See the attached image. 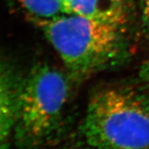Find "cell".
Here are the masks:
<instances>
[{
    "label": "cell",
    "instance_id": "277c9868",
    "mask_svg": "<svg viewBox=\"0 0 149 149\" xmlns=\"http://www.w3.org/2000/svg\"><path fill=\"white\" fill-rule=\"evenodd\" d=\"M23 80L10 63L0 58V144L14 128Z\"/></svg>",
    "mask_w": 149,
    "mask_h": 149
},
{
    "label": "cell",
    "instance_id": "5b68a950",
    "mask_svg": "<svg viewBox=\"0 0 149 149\" xmlns=\"http://www.w3.org/2000/svg\"><path fill=\"white\" fill-rule=\"evenodd\" d=\"M72 14L96 21L128 27L133 0H65Z\"/></svg>",
    "mask_w": 149,
    "mask_h": 149
},
{
    "label": "cell",
    "instance_id": "30bf717a",
    "mask_svg": "<svg viewBox=\"0 0 149 149\" xmlns=\"http://www.w3.org/2000/svg\"><path fill=\"white\" fill-rule=\"evenodd\" d=\"M68 149H81V148H68Z\"/></svg>",
    "mask_w": 149,
    "mask_h": 149
},
{
    "label": "cell",
    "instance_id": "3957f363",
    "mask_svg": "<svg viewBox=\"0 0 149 149\" xmlns=\"http://www.w3.org/2000/svg\"><path fill=\"white\" fill-rule=\"evenodd\" d=\"M70 81L48 64H37L24 78L13 128L17 149H41L56 138L69 104Z\"/></svg>",
    "mask_w": 149,
    "mask_h": 149
},
{
    "label": "cell",
    "instance_id": "6da1fadb",
    "mask_svg": "<svg viewBox=\"0 0 149 149\" xmlns=\"http://www.w3.org/2000/svg\"><path fill=\"white\" fill-rule=\"evenodd\" d=\"M32 21L58 53L71 81L80 82L113 68L129 55L128 27L77 14Z\"/></svg>",
    "mask_w": 149,
    "mask_h": 149
},
{
    "label": "cell",
    "instance_id": "8fae6325",
    "mask_svg": "<svg viewBox=\"0 0 149 149\" xmlns=\"http://www.w3.org/2000/svg\"><path fill=\"white\" fill-rule=\"evenodd\" d=\"M146 149H149V147H148V148H146Z\"/></svg>",
    "mask_w": 149,
    "mask_h": 149
},
{
    "label": "cell",
    "instance_id": "ba28073f",
    "mask_svg": "<svg viewBox=\"0 0 149 149\" xmlns=\"http://www.w3.org/2000/svg\"><path fill=\"white\" fill-rule=\"evenodd\" d=\"M139 77L141 81L146 86V88L149 90V55L140 68Z\"/></svg>",
    "mask_w": 149,
    "mask_h": 149
},
{
    "label": "cell",
    "instance_id": "8992f818",
    "mask_svg": "<svg viewBox=\"0 0 149 149\" xmlns=\"http://www.w3.org/2000/svg\"><path fill=\"white\" fill-rule=\"evenodd\" d=\"M32 18L52 19L72 14L65 0H17Z\"/></svg>",
    "mask_w": 149,
    "mask_h": 149
},
{
    "label": "cell",
    "instance_id": "7a4b0ae2",
    "mask_svg": "<svg viewBox=\"0 0 149 149\" xmlns=\"http://www.w3.org/2000/svg\"><path fill=\"white\" fill-rule=\"evenodd\" d=\"M93 149L149 147V95L130 85H113L91 96L81 126Z\"/></svg>",
    "mask_w": 149,
    "mask_h": 149
},
{
    "label": "cell",
    "instance_id": "52a82bcc",
    "mask_svg": "<svg viewBox=\"0 0 149 149\" xmlns=\"http://www.w3.org/2000/svg\"><path fill=\"white\" fill-rule=\"evenodd\" d=\"M141 13L144 30L149 37V0H141Z\"/></svg>",
    "mask_w": 149,
    "mask_h": 149
},
{
    "label": "cell",
    "instance_id": "9c48e42d",
    "mask_svg": "<svg viewBox=\"0 0 149 149\" xmlns=\"http://www.w3.org/2000/svg\"><path fill=\"white\" fill-rule=\"evenodd\" d=\"M0 149H8V146L6 143L0 144Z\"/></svg>",
    "mask_w": 149,
    "mask_h": 149
}]
</instances>
